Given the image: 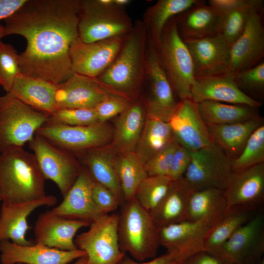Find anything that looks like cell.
Wrapping results in <instances>:
<instances>
[{"instance_id":"cell-1","label":"cell","mask_w":264,"mask_h":264,"mask_svg":"<svg viewBox=\"0 0 264 264\" xmlns=\"http://www.w3.org/2000/svg\"><path fill=\"white\" fill-rule=\"evenodd\" d=\"M81 0H26L5 20V36L26 41L19 54L21 73L59 84L73 73L69 51L78 38Z\"/></svg>"},{"instance_id":"cell-2","label":"cell","mask_w":264,"mask_h":264,"mask_svg":"<svg viewBox=\"0 0 264 264\" xmlns=\"http://www.w3.org/2000/svg\"><path fill=\"white\" fill-rule=\"evenodd\" d=\"M148 32L141 20L125 36L115 59L97 77L113 92L134 101L140 98L146 74Z\"/></svg>"},{"instance_id":"cell-3","label":"cell","mask_w":264,"mask_h":264,"mask_svg":"<svg viewBox=\"0 0 264 264\" xmlns=\"http://www.w3.org/2000/svg\"><path fill=\"white\" fill-rule=\"evenodd\" d=\"M44 181L33 153L23 147L0 153L2 203H20L43 198L46 195Z\"/></svg>"},{"instance_id":"cell-4","label":"cell","mask_w":264,"mask_h":264,"mask_svg":"<svg viewBox=\"0 0 264 264\" xmlns=\"http://www.w3.org/2000/svg\"><path fill=\"white\" fill-rule=\"evenodd\" d=\"M120 206L117 231L121 251L139 262L155 258L160 246L159 227L150 212L135 198Z\"/></svg>"},{"instance_id":"cell-5","label":"cell","mask_w":264,"mask_h":264,"mask_svg":"<svg viewBox=\"0 0 264 264\" xmlns=\"http://www.w3.org/2000/svg\"><path fill=\"white\" fill-rule=\"evenodd\" d=\"M154 46L178 99H191V91L195 80L193 60L188 48L178 34L174 17L166 24Z\"/></svg>"},{"instance_id":"cell-6","label":"cell","mask_w":264,"mask_h":264,"mask_svg":"<svg viewBox=\"0 0 264 264\" xmlns=\"http://www.w3.org/2000/svg\"><path fill=\"white\" fill-rule=\"evenodd\" d=\"M49 116L20 101L10 93L0 96V153L23 147L46 123Z\"/></svg>"},{"instance_id":"cell-7","label":"cell","mask_w":264,"mask_h":264,"mask_svg":"<svg viewBox=\"0 0 264 264\" xmlns=\"http://www.w3.org/2000/svg\"><path fill=\"white\" fill-rule=\"evenodd\" d=\"M133 24L125 10L100 0H81L78 23V38L91 43L116 37L125 36Z\"/></svg>"},{"instance_id":"cell-8","label":"cell","mask_w":264,"mask_h":264,"mask_svg":"<svg viewBox=\"0 0 264 264\" xmlns=\"http://www.w3.org/2000/svg\"><path fill=\"white\" fill-rule=\"evenodd\" d=\"M190 154V163L182 177L192 190H224L235 172L233 159L215 143Z\"/></svg>"},{"instance_id":"cell-9","label":"cell","mask_w":264,"mask_h":264,"mask_svg":"<svg viewBox=\"0 0 264 264\" xmlns=\"http://www.w3.org/2000/svg\"><path fill=\"white\" fill-rule=\"evenodd\" d=\"M118 220V214L104 215L76 236L74 242L85 252L86 264H117L126 254L119 243Z\"/></svg>"},{"instance_id":"cell-10","label":"cell","mask_w":264,"mask_h":264,"mask_svg":"<svg viewBox=\"0 0 264 264\" xmlns=\"http://www.w3.org/2000/svg\"><path fill=\"white\" fill-rule=\"evenodd\" d=\"M28 143L44 179L52 181L64 197L82 167L71 153L52 144L37 133Z\"/></svg>"},{"instance_id":"cell-11","label":"cell","mask_w":264,"mask_h":264,"mask_svg":"<svg viewBox=\"0 0 264 264\" xmlns=\"http://www.w3.org/2000/svg\"><path fill=\"white\" fill-rule=\"evenodd\" d=\"M144 82L148 84L149 91L148 97L144 100L147 116L168 122L180 101L159 60L149 35Z\"/></svg>"},{"instance_id":"cell-12","label":"cell","mask_w":264,"mask_h":264,"mask_svg":"<svg viewBox=\"0 0 264 264\" xmlns=\"http://www.w3.org/2000/svg\"><path fill=\"white\" fill-rule=\"evenodd\" d=\"M36 133L71 153H81L106 146L112 140L113 129L106 123L72 126L47 122Z\"/></svg>"},{"instance_id":"cell-13","label":"cell","mask_w":264,"mask_h":264,"mask_svg":"<svg viewBox=\"0 0 264 264\" xmlns=\"http://www.w3.org/2000/svg\"><path fill=\"white\" fill-rule=\"evenodd\" d=\"M264 215L257 212L214 254L226 263L260 264L264 259Z\"/></svg>"},{"instance_id":"cell-14","label":"cell","mask_w":264,"mask_h":264,"mask_svg":"<svg viewBox=\"0 0 264 264\" xmlns=\"http://www.w3.org/2000/svg\"><path fill=\"white\" fill-rule=\"evenodd\" d=\"M217 221L186 220L159 227L160 245L178 260L205 250L207 238Z\"/></svg>"},{"instance_id":"cell-15","label":"cell","mask_w":264,"mask_h":264,"mask_svg":"<svg viewBox=\"0 0 264 264\" xmlns=\"http://www.w3.org/2000/svg\"><path fill=\"white\" fill-rule=\"evenodd\" d=\"M124 37H116L91 43L78 38L69 51L73 73L97 78L111 64L118 55Z\"/></svg>"},{"instance_id":"cell-16","label":"cell","mask_w":264,"mask_h":264,"mask_svg":"<svg viewBox=\"0 0 264 264\" xmlns=\"http://www.w3.org/2000/svg\"><path fill=\"white\" fill-rule=\"evenodd\" d=\"M264 5L254 9L241 35L231 45L230 72L233 74L252 67L264 56Z\"/></svg>"},{"instance_id":"cell-17","label":"cell","mask_w":264,"mask_h":264,"mask_svg":"<svg viewBox=\"0 0 264 264\" xmlns=\"http://www.w3.org/2000/svg\"><path fill=\"white\" fill-rule=\"evenodd\" d=\"M184 42L192 58L195 79L230 73L231 45L220 35Z\"/></svg>"},{"instance_id":"cell-18","label":"cell","mask_w":264,"mask_h":264,"mask_svg":"<svg viewBox=\"0 0 264 264\" xmlns=\"http://www.w3.org/2000/svg\"><path fill=\"white\" fill-rule=\"evenodd\" d=\"M168 123L175 140L190 152L214 143L197 103L191 99L180 101Z\"/></svg>"},{"instance_id":"cell-19","label":"cell","mask_w":264,"mask_h":264,"mask_svg":"<svg viewBox=\"0 0 264 264\" xmlns=\"http://www.w3.org/2000/svg\"><path fill=\"white\" fill-rule=\"evenodd\" d=\"M115 92L103 85L97 78L73 73L57 85V110L66 108L94 109Z\"/></svg>"},{"instance_id":"cell-20","label":"cell","mask_w":264,"mask_h":264,"mask_svg":"<svg viewBox=\"0 0 264 264\" xmlns=\"http://www.w3.org/2000/svg\"><path fill=\"white\" fill-rule=\"evenodd\" d=\"M223 193L228 208L256 210L264 199V163L235 172Z\"/></svg>"},{"instance_id":"cell-21","label":"cell","mask_w":264,"mask_h":264,"mask_svg":"<svg viewBox=\"0 0 264 264\" xmlns=\"http://www.w3.org/2000/svg\"><path fill=\"white\" fill-rule=\"evenodd\" d=\"M94 183L88 172L82 167L76 180L57 206L50 210L60 217L87 221L90 224L104 215L92 198Z\"/></svg>"},{"instance_id":"cell-22","label":"cell","mask_w":264,"mask_h":264,"mask_svg":"<svg viewBox=\"0 0 264 264\" xmlns=\"http://www.w3.org/2000/svg\"><path fill=\"white\" fill-rule=\"evenodd\" d=\"M85 256L79 249L65 251L38 243L21 245L7 240L0 242L1 264H67Z\"/></svg>"},{"instance_id":"cell-23","label":"cell","mask_w":264,"mask_h":264,"mask_svg":"<svg viewBox=\"0 0 264 264\" xmlns=\"http://www.w3.org/2000/svg\"><path fill=\"white\" fill-rule=\"evenodd\" d=\"M89 225L87 221L63 218L47 211L39 215L34 225L36 243L62 250H75L78 249L74 242L76 233Z\"/></svg>"},{"instance_id":"cell-24","label":"cell","mask_w":264,"mask_h":264,"mask_svg":"<svg viewBox=\"0 0 264 264\" xmlns=\"http://www.w3.org/2000/svg\"><path fill=\"white\" fill-rule=\"evenodd\" d=\"M57 199L52 195L20 203H2L0 210V242L9 241L21 245L32 244L26 235L29 229L27 218L37 208L43 206H53Z\"/></svg>"},{"instance_id":"cell-25","label":"cell","mask_w":264,"mask_h":264,"mask_svg":"<svg viewBox=\"0 0 264 264\" xmlns=\"http://www.w3.org/2000/svg\"><path fill=\"white\" fill-rule=\"evenodd\" d=\"M191 99L198 103L205 101L259 108L262 103L250 98L238 87L232 73L195 79L191 91Z\"/></svg>"},{"instance_id":"cell-26","label":"cell","mask_w":264,"mask_h":264,"mask_svg":"<svg viewBox=\"0 0 264 264\" xmlns=\"http://www.w3.org/2000/svg\"><path fill=\"white\" fill-rule=\"evenodd\" d=\"M174 18L178 34L184 41L219 34L220 15L203 0L177 15Z\"/></svg>"},{"instance_id":"cell-27","label":"cell","mask_w":264,"mask_h":264,"mask_svg":"<svg viewBox=\"0 0 264 264\" xmlns=\"http://www.w3.org/2000/svg\"><path fill=\"white\" fill-rule=\"evenodd\" d=\"M56 87L51 82L20 73L9 93L27 105L50 116L57 110Z\"/></svg>"},{"instance_id":"cell-28","label":"cell","mask_w":264,"mask_h":264,"mask_svg":"<svg viewBox=\"0 0 264 264\" xmlns=\"http://www.w3.org/2000/svg\"><path fill=\"white\" fill-rule=\"evenodd\" d=\"M147 118L143 99L140 97L117 117L112 138V147L119 153L133 151L141 136Z\"/></svg>"},{"instance_id":"cell-29","label":"cell","mask_w":264,"mask_h":264,"mask_svg":"<svg viewBox=\"0 0 264 264\" xmlns=\"http://www.w3.org/2000/svg\"><path fill=\"white\" fill-rule=\"evenodd\" d=\"M193 191L183 177L174 181L165 197L150 212L159 227L188 220L189 200Z\"/></svg>"},{"instance_id":"cell-30","label":"cell","mask_w":264,"mask_h":264,"mask_svg":"<svg viewBox=\"0 0 264 264\" xmlns=\"http://www.w3.org/2000/svg\"><path fill=\"white\" fill-rule=\"evenodd\" d=\"M84 167L94 181L112 191L119 198L121 205L125 201L115 166L112 151L104 147L89 149L83 152Z\"/></svg>"},{"instance_id":"cell-31","label":"cell","mask_w":264,"mask_h":264,"mask_svg":"<svg viewBox=\"0 0 264 264\" xmlns=\"http://www.w3.org/2000/svg\"><path fill=\"white\" fill-rule=\"evenodd\" d=\"M263 124L262 117L221 125H206L214 143L233 159L242 152L253 132Z\"/></svg>"},{"instance_id":"cell-32","label":"cell","mask_w":264,"mask_h":264,"mask_svg":"<svg viewBox=\"0 0 264 264\" xmlns=\"http://www.w3.org/2000/svg\"><path fill=\"white\" fill-rule=\"evenodd\" d=\"M223 190L208 188L193 191L188 206V220L218 221L228 210Z\"/></svg>"},{"instance_id":"cell-33","label":"cell","mask_w":264,"mask_h":264,"mask_svg":"<svg viewBox=\"0 0 264 264\" xmlns=\"http://www.w3.org/2000/svg\"><path fill=\"white\" fill-rule=\"evenodd\" d=\"M197 104L200 116L206 125L230 124L260 116L257 110L258 108L247 105L212 101Z\"/></svg>"},{"instance_id":"cell-34","label":"cell","mask_w":264,"mask_h":264,"mask_svg":"<svg viewBox=\"0 0 264 264\" xmlns=\"http://www.w3.org/2000/svg\"><path fill=\"white\" fill-rule=\"evenodd\" d=\"M199 0H159L149 7L141 20L154 44L160 39L162 30L172 18L198 3Z\"/></svg>"},{"instance_id":"cell-35","label":"cell","mask_w":264,"mask_h":264,"mask_svg":"<svg viewBox=\"0 0 264 264\" xmlns=\"http://www.w3.org/2000/svg\"><path fill=\"white\" fill-rule=\"evenodd\" d=\"M174 139L168 122L147 115L141 136L134 151L145 163Z\"/></svg>"},{"instance_id":"cell-36","label":"cell","mask_w":264,"mask_h":264,"mask_svg":"<svg viewBox=\"0 0 264 264\" xmlns=\"http://www.w3.org/2000/svg\"><path fill=\"white\" fill-rule=\"evenodd\" d=\"M256 210L241 207L228 208L212 228L204 249L215 254L242 225L256 213Z\"/></svg>"},{"instance_id":"cell-37","label":"cell","mask_w":264,"mask_h":264,"mask_svg":"<svg viewBox=\"0 0 264 264\" xmlns=\"http://www.w3.org/2000/svg\"><path fill=\"white\" fill-rule=\"evenodd\" d=\"M115 166L124 201L131 200L139 184L148 176L145 163L133 151L119 153L115 157Z\"/></svg>"},{"instance_id":"cell-38","label":"cell","mask_w":264,"mask_h":264,"mask_svg":"<svg viewBox=\"0 0 264 264\" xmlns=\"http://www.w3.org/2000/svg\"><path fill=\"white\" fill-rule=\"evenodd\" d=\"M262 5V0H246L242 5L220 15L219 34L231 45L242 33L252 11Z\"/></svg>"},{"instance_id":"cell-39","label":"cell","mask_w":264,"mask_h":264,"mask_svg":"<svg viewBox=\"0 0 264 264\" xmlns=\"http://www.w3.org/2000/svg\"><path fill=\"white\" fill-rule=\"evenodd\" d=\"M174 181L165 176H148L137 187L134 198L144 209L150 212L161 201Z\"/></svg>"},{"instance_id":"cell-40","label":"cell","mask_w":264,"mask_h":264,"mask_svg":"<svg viewBox=\"0 0 264 264\" xmlns=\"http://www.w3.org/2000/svg\"><path fill=\"white\" fill-rule=\"evenodd\" d=\"M264 163V125L257 128L249 137L240 155L233 159L234 172Z\"/></svg>"},{"instance_id":"cell-41","label":"cell","mask_w":264,"mask_h":264,"mask_svg":"<svg viewBox=\"0 0 264 264\" xmlns=\"http://www.w3.org/2000/svg\"><path fill=\"white\" fill-rule=\"evenodd\" d=\"M234 80L239 88L245 94L262 104L264 96V61L234 74Z\"/></svg>"},{"instance_id":"cell-42","label":"cell","mask_w":264,"mask_h":264,"mask_svg":"<svg viewBox=\"0 0 264 264\" xmlns=\"http://www.w3.org/2000/svg\"><path fill=\"white\" fill-rule=\"evenodd\" d=\"M20 73L19 54L12 45L0 40V85L6 92Z\"/></svg>"},{"instance_id":"cell-43","label":"cell","mask_w":264,"mask_h":264,"mask_svg":"<svg viewBox=\"0 0 264 264\" xmlns=\"http://www.w3.org/2000/svg\"><path fill=\"white\" fill-rule=\"evenodd\" d=\"M48 122L80 126L98 122L94 109L66 108L57 110L49 116Z\"/></svg>"},{"instance_id":"cell-44","label":"cell","mask_w":264,"mask_h":264,"mask_svg":"<svg viewBox=\"0 0 264 264\" xmlns=\"http://www.w3.org/2000/svg\"><path fill=\"white\" fill-rule=\"evenodd\" d=\"M178 143L174 139L167 146L145 163L148 176H168Z\"/></svg>"},{"instance_id":"cell-45","label":"cell","mask_w":264,"mask_h":264,"mask_svg":"<svg viewBox=\"0 0 264 264\" xmlns=\"http://www.w3.org/2000/svg\"><path fill=\"white\" fill-rule=\"evenodd\" d=\"M133 101L124 96L114 93L100 102L94 109L98 122L106 123L108 120L118 116Z\"/></svg>"},{"instance_id":"cell-46","label":"cell","mask_w":264,"mask_h":264,"mask_svg":"<svg viewBox=\"0 0 264 264\" xmlns=\"http://www.w3.org/2000/svg\"><path fill=\"white\" fill-rule=\"evenodd\" d=\"M92 194L95 205L104 215L115 211L121 205L119 198L112 191L95 181Z\"/></svg>"},{"instance_id":"cell-47","label":"cell","mask_w":264,"mask_h":264,"mask_svg":"<svg viewBox=\"0 0 264 264\" xmlns=\"http://www.w3.org/2000/svg\"><path fill=\"white\" fill-rule=\"evenodd\" d=\"M191 160L190 152L178 144L174 153L168 177L173 181L182 178Z\"/></svg>"},{"instance_id":"cell-48","label":"cell","mask_w":264,"mask_h":264,"mask_svg":"<svg viewBox=\"0 0 264 264\" xmlns=\"http://www.w3.org/2000/svg\"><path fill=\"white\" fill-rule=\"evenodd\" d=\"M174 264H226V262L215 254L202 250L177 260Z\"/></svg>"},{"instance_id":"cell-49","label":"cell","mask_w":264,"mask_h":264,"mask_svg":"<svg viewBox=\"0 0 264 264\" xmlns=\"http://www.w3.org/2000/svg\"><path fill=\"white\" fill-rule=\"evenodd\" d=\"M178 259L174 255L166 254L147 262H139L127 256L126 254L117 264H174Z\"/></svg>"},{"instance_id":"cell-50","label":"cell","mask_w":264,"mask_h":264,"mask_svg":"<svg viewBox=\"0 0 264 264\" xmlns=\"http://www.w3.org/2000/svg\"><path fill=\"white\" fill-rule=\"evenodd\" d=\"M246 0H210L209 5L220 15L228 12L243 4Z\"/></svg>"},{"instance_id":"cell-51","label":"cell","mask_w":264,"mask_h":264,"mask_svg":"<svg viewBox=\"0 0 264 264\" xmlns=\"http://www.w3.org/2000/svg\"><path fill=\"white\" fill-rule=\"evenodd\" d=\"M26 0H0V20H4L15 13Z\"/></svg>"},{"instance_id":"cell-52","label":"cell","mask_w":264,"mask_h":264,"mask_svg":"<svg viewBox=\"0 0 264 264\" xmlns=\"http://www.w3.org/2000/svg\"><path fill=\"white\" fill-rule=\"evenodd\" d=\"M132 2L130 0H113L114 5L120 7L125 8L126 5H127Z\"/></svg>"},{"instance_id":"cell-53","label":"cell","mask_w":264,"mask_h":264,"mask_svg":"<svg viewBox=\"0 0 264 264\" xmlns=\"http://www.w3.org/2000/svg\"><path fill=\"white\" fill-rule=\"evenodd\" d=\"M87 264V257L86 256L81 257L77 259L76 261L72 264Z\"/></svg>"},{"instance_id":"cell-54","label":"cell","mask_w":264,"mask_h":264,"mask_svg":"<svg viewBox=\"0 0 264 264\" xmlns=\"http://www.w3.org/2000/svg\"><path fill=\"white\" fill-rule=\"evenodd\" d=\"M4 36V27L0 24V40Z\"/></svg>"},{"instance_id":"cell-55","label":"cell","mask_w":264,"mask_h":264,"mask_svg":"<svg viewBox=\"0 0 264 264\" xmlns=\"http://www.w3.org/2000/svg\"><path fill=\"white\" fill-rule=\"evenodd\" d=\"M0 201H2V194H1L0 187Z\"/></svg>"},{"instance_id":"cell-56","label":"cell","mask_w":264,"mask_h":264,"mask_svg":"<svg viewBox=\"0 0 264 264\" xmlns=\"http://www.w3.org/2000/svg\"><path fill=\"white\" fill-rule=\"evenodd\" d=\"M260 264H264V259H263L262 260V261L261 262V263H260Z\"/></svg>"},{"instance_id":"cell-57","label":"cell","mask_w":264,"mask_h":264,"mask_svg":"<svg viewBox=\"0 0 264 264\" xmlns=\"http://www.w3.org/2000/svg\"><path fill=\"white\" fill-rule=\"evenodd\" d=\"M226 264H234L231 263H226Z\"/></svg>"},{"instance_id":"cell-58","label":"cell","mask_w":264,"mask_h":264,"mask_svg":"<svg viewBox=\"0 0 264 264\" xmlns=\"http://www.w3.org/2000/svg\"></svg>"}]
</instances>
